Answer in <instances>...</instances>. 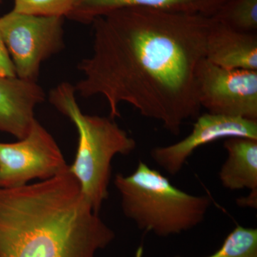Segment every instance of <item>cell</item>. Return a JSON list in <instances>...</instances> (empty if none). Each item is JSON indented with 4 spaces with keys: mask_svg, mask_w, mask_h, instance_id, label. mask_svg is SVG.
Returning a JSON list of instances; mask_svg holds the SVG:
<instances>
[{
    "mask_svg": "<svg viewBox=\"0 0 257 257\" xmlns=\"http://www.w3.org/2000/svg\"><path fill=\"white\" fill-rule=\"evenodd\" d=\"M211 17L238 31L257 33V0H229Z\"/></svg>",
    "mask_w": 257,
    "mask_h": 257,
    "instance_id": "13",
    "label": "cell"
},
{
    "mask_svg": "<svg viewBox=\"0 0 257 257\" xmlns=\"http://www.w3.org/2000/svg\"><path fill=\"white\" fill-rule=\"evenodd\" d=\"M114 184L124 215L139 229L157 236L192 229L203 222L211 205L210 197L181 190L143 161L131 175L115 176Z\"/></svg>",
    "mask_w": 257,
    "mask_h": 257,
    "instance_id": "4",
    "label": "cell"
},
{
    "mask_svg": "<svg viewBox=\"0 0 257 257\" xmlns=\"http://www.w3.org/2000/svg\"><path fill=\"white\" fill-rule=\"evenodd\" d=\"M49 99L73 122L78 132L77 151L69 172L96 212L109 196L111 161L116 155H128L136 149L133 138L110 117L85 114L80 109L74 86L62 82L51 90Z\"/></svg>",
    "mask_w": 257,
    "mask_h": 257,
    "instance_id": "3",
    "label": "cell"
},
{
    "mask_svg": "<svg viewBox=\"0 0 257 257\" xmlns=\"http://www.w3.org/2000/svg\"><path fill=\"white\" fill-rule=\"evenodd\" d=\"M236 204L241 207H250L256 209L257 207V191L250 192L247 197H241L236 199Z\"/></svg>",
    "mask_w": 257,
    "mask_h": 257,
    "instance_id": "17",
    "label": "cell"
},
{
    "mask_svg": "<svg viewBox=\"0 0 257 257\" xmlns=\"http://www.w3.org/2000/svg\"><path fill=\"white\" fill-rule=\"evenodd\" d=\"M114 236L69 170L0 187V257H94Z\"/></svg>",
    "mask_w": 257,
    "mask_h": 257,
    "instance_id": "2",
    "label": "cell"
},
{
    "mask_svg": "<svg viewBox=\"0 0 257 257\" xmlns=\"http://www.w3.org/2000/svg\"><path fill=\"white\" fill-rule=\"evenodd\" d=\"M196 82L199 104L208 112L257 120V71L223 68L204 59Z\"/></svg>",
    "mask_w": 257,
    "mask_h": 257,
    "instance_id": "7",
    "label": "cell"
},
{
    "mask_svg": "<svg viewBox=\"0 0 257 257\" xmlns=\"http://www.w3.org/2000/svg\"><path fill=\"white\" fill-rule=\"evenodd\" d=\"M79 0H15L13 11L38 16L70 15Z\"/></svg>",
    "mask_w": 257,
    "mask_h": 257,
    "instance_id": "15",
    "label": "cell"
},
{
    "mask_svg": "<svg viewBox=\"0 0 257 257\" xmlns=\"http://www.w3.org/2000/svg\"><path fill=\"white\" fill-rule=\"evenodd\" d=\"M0 75L4 77H17L13 61L5 46L4 40L0 33Z\"/></svg>",
    "mask_w": 257,
    "mask_h": 257,
    "instance_id": "16",
    "label": "cell"
},
{
    "mask_svg": "<svg viewBox=\"0 0 257 257\" xmlns=\"http://www.w3.org/2000/svg\"><path fill=\"white\" fill-rule=\"evenodd\" d=\"M0 33L19 78L37 82L44 61L64 47L62 18L12 11L0 18Z\"/></svg>",
    "mask_w": 257,
    "mask_h": 257,
    "instance_id": "5",
    "label": "cell"
},
{
    "mask_svg": "<svg viewBox=\"0 0 257 257\" xmlns=\"http://www.w3.org/2000/svg\"><path fill=\"white\" fill-rule=\"evenodd\" d=\"M211 18L206 60L223 68L257 71V33L238 31Z\"/></svg>",
    "mask_w": 257,
    "mask_h": 257,
    "instance_id": "10",
    "label": "cell"
},
{
    "mask_svg": "<svg viewBox=\"0 0 257 257\" xmlns=\"http://www.w3.org/2000/svg\"><path fill=\"white\" fill-rule=\"evenodd\" d=\"M204 257H257V229L237 225L219 250Z\"/></svg>",
    "mask_w": 257,
    "mask_h": 257,
    "instance_id": "14",
    "label": "cell"
},
{
    "mask_svg": "<svg viewBox=\"0 0 257 257\" xmlns=\"http://www.w3.org/2000/svg\"><path fill=\"white\" fill-rule=\"evenodd\" d=\"M92 54L77 69L84 98H105L109 117L128 103L177 135L199 116L196 76L205 59L211 16L151 8L115 10L94 19Z\"/></svg>",
    "mask_w": 257,
    "mask_h": 257,
    "instance_id": "1",
    "label": "cell"
},
{
    "mask_svg": "<svg viewBox=\"0 0 257 257\" xmlns=\"http://www.w3.org/2000/svg\"><path fill=\"white\" fill-rule=\"evenodd\" d=\"M68 167L55 139L36 119L25 138L17 143H0V187L45 180Z\"/></svg>",
    "mask_w": 257,
    "mask_h": 257,
    "instance_id": "6",
    "label": "cell"
},
{
    "mask_svg": "<svg viewBox=\"0 0 257 257\" xmlns=\"http://www.w3.org/2000/svg\"><path fill=\"white\" fill-rule=\"evenodd\" d=\"M227 1L229 0H79L70 15L88 21L115 10L143 8L211 17Z\"/></svg>",
    "mask_w": 257,
    "mask_h": 257,
    "instance_id": "11",
    "label": "cell"
},
{
    "mask_svg": "<svg viewBox=\"0 0 257 257\" xmlns=\"http://www.w3.org/2000/svg\"><path fill=\"white\" fill-rule=\"evenodd\" d=\"M45 96L37 82L0 75V132L25 138L36 119L35 109Z\"/></svg>",
    "mask_w": 257,
    "mask_h": 257,
    "instance_id": "9",
    "label": "cell"
},
{
    "mask_svg": "<svg viewBox=\"0 0 257 257\" xmlns=\"http://www.w3.org/2000/svg\"><path fill=\"white\" fill-rule=\"evenodd\" d=\"M231 138L257 140V120L208 112L198 116L188 136L172 145L155 147L150 156L167 173L176 175L198 148Z\"/></svg>",
    "mask_w": 257,
    "mask_h": 257,
    "instance_id": "8",
    "label": "cell"
},
{
    "mask_svg": "<svg viewBox=\"0 0 257 257\" xmlns=\"http://www.w3.org/2000/svg\"><path fill=\"white\" fill-rule=\"evenodd\" d=\"M224 147L227 158L219 172L223 187L231 191H257V140L226 139Z\"/></svg>",
    "mask_w": 257,
    "mask_h": 257,
    "instance_id": "12",
    "label": "cell"
}]
</instances>
